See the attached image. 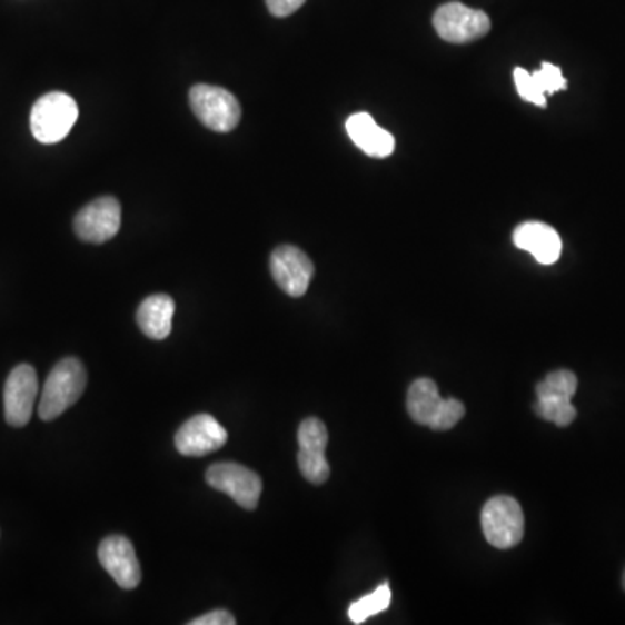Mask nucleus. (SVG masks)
Wrapping results in <instances>:
<instances>
[{"label": "nucleus", "mask_w": 625, "mask_h": 625, "mask_svg": "<svg viewBox=\"0 0 625 625\" xmlns=\"http://www.w3.org/2000/svg\"><path fill=\"white\" fill-rule=\"evenodd\" d=\"M407 410L414 423L428 426L433 431H448L459 424L466 414L463 401L456 398L444 400L435 380L426 377L414 380L408 388Z\"/></svg>", "instance_id": "nucleus-1"}, {"label": "nucleus", "mask_w": 625, "mask_h": 625, "mask_svg": "<svg viewBox=\"0 0 625 625\" xmlns=\"http://www.w3.org/2000/svg\"><path fill=\"white\" fill-rule=\"evenodd\" d=\"M88 374L77 358H65L52 368L40 396L39 416L42 420H54L65 410L76 405L86 391Z\"/></svg>", "instance_id": "nucleus-2"}, {"label": "nucleus", "mask_w": 625, "mask_h": 625, "mask_svg": "<svg viewBox=\"0 0 625 625\" xmlns=\"http://www.w3.org/2000/svg\"><path fill=\"white\" fill-rule=\"evenodd\" d=\"M79 119V107L72 96L49 92L37 99L30 116V129L39 143H60Z\"/></svg>", "instance_id": "nucleus-3"}, {"label": "nucleus", "mask_w": 625, "mask_h": 625, "mask_svg": "<svg viewBox=\"0 0 625 625\" xmlns=\"http://www.w3.org/2000/svg\"><path fill=\"white\" fill-rule=\"evenodd\" d=\"M483 535L497 549H510L525 535V515L518 500L509 495L492 497L482 510Z\"/></svg>", "instance_id": "nucleus-4"}, {"label": "nucleus", "mask_w": 625, "mask_h": 625, "mask_svg": "<svg viewBox=\"0 0 625 625\" xmlns=\"http://www.w3.org/2000/svg\"><path fill=\"white\" fill-rule=\"evenodd\" d=\"M190 107L195 116L210 131L230 132L240 122L238 99L222 88L197 83L190 91Z\"/></svg>", "instance_id": "nucleus-5"}, {"label": "nucleus", "mask_w": 625, "mask_h": 625, "mask_svg": "<svg viewBox=\"0 0 625 625\" xmlns=\"http://www.w3.org/2000/svg\"><path fill=\"white\" fill-rule=\"evenodd\" d=\"M436 32L450 44H466L490 32V18L479 9L467 8L460 2H448L438 8L433 18Z\"/></svg>", "instance_id": "nucleus-6"}, {"label": "nucleus", "mask_w": 625, "mask_h": 625, "mask_svg": "<svg viewBox=\"0 0 625 625\" xmlns=\"http://www.w3.org/2000/svg\"><path fill=\"white\" fill-rule=\"evenodd\" d=\"M207 483L215 490L230 495L231 499L247 510L258 507L262 494V479L258 473L237 463L215 464L207 469Z\"/></svg>", "instance_id": "nucleus-7"}, {"label": "nucleus", "mask_w": 625, "mask_h": 625, "mask_svg": "<svg viewBox=\"0 0 625 625\" xmlns=\"http://www.w3.org/2000/svg\"><path fill=\"white\" fill-rule=\"evenodd\" d=\"M39 395V379L32 365L21 364L12 368L4 386L6 420L12 428H23L32 419Z\"/></svg>", "instance_id": "nucleus-8"}, {"label": "nucleus", "mask_w": 625, "mask_h": 625, "mask_svg": "<svg viewBox=\"0 0 625 625\" xmlns=\"http://www.w3.org/2000/svg\"><path fill=\"white\" fill-rule=\"evenodd\" d=\"M122 222V207L113 197H99L79 210L73 221L77 237L89 244H105L116 237Z\"/></svg>", "instance_id": "nucleus-9"}, {"label": "nucleus", "mask_w": 625, "mask_h": 625, "mask_svg": "<svg viewBox=\"0 0 625 625\" xmlns=\"http://www.w3.org/2000/svg\"><path fill=\"white\" fill-rule=\"evenodd\" d=\"M269 269L277 286L290 297L305 296L315 275L311 259L299 247L294 246L275 249L269 259Z\"/></svg>", "instance_id": "nucleus-10"}, {"label": "nucleus", "mask_w": 625, "mask_h": 625, "mask_svg": "<svg viewBox=\"0 0 625 625\" xmlns=\"http://www.w3.org/2000/svg\"><path fill=\"white\" fill-rule=\"evenodd\" d=\"M226 442L228 433L209 414H198L188 419L176 433L175 438L179 454L187 457L207 456L225 447Z\"/></svg>", "instance_id": "nucleus-11"}, {"label": "nucleus", "mask_w": 625, "mask_h": 625, "mask_svg": "<svg viewBox=\"0 0 625 625\" xmlns=\"http://www.w3.org/2000/svg\"><path fill=\"white\" fill-rule=\"evenodd\" d=\"M99 563L122 589H136L141 582V566L135 546L123 535H110L99 544Z\"/></svg>", "instance_id": "nucleus-12"}, {"label": "nucleus", "mask_w": 625, "mask_h": 625, "mask_svg": "<svg viewBox=\"0 0 625 625\" xmlns=\"http://www.w3.org/2000/svg\"><path fill=\"white\" fill-rule=\"evenodd\" d=\"M513 241L518 249L530 252L540 265H554L562 256V237L546 222H523L513 234Z\"/></svg>", "instance_id": "nucleus-13"}, {"label": "nucleus", "mask_w": 625, "mask_h": 625, "mask_svg": "<svg viewBox=\"0 0 625 625\" xmlns=\"http://www.w3.org/2000/svg\"><path fill=\"white\" fill-rule=\"evenodd\" d=\"M513 77H515L518 95L528 103L537 105L540 108L547 107V96L565 91L568 86L563 77L562 68L553 63H543L537 72L532 73L523 68H515Z\"/></svg>", "instance_id": "nucleus-14"}, {"label": "nucleus", "mask_w": 625, "mask_h": 625, "mask_svg": "<svg viewBox=\"0 0 625 625\" xmlns=\"http://www.w3.org/2000/svg\"><path fill=\"white\" fill-rule=\"evenodd\" d=\"M346 132L353 143L357 145L368 157L385 159L395 151V136L377 126L376 120L365 111L353 113L346 120Z\"/></svg>", "instance_id": "nucleus-15"}, {"label": "nucleus", "mask_w": 625, "mask_h": 625, "mask_svg": "<svg viewBox=\"0 0 625 625\" xmlns=\"http://www.w3.org/2000/svg\"><path fill=\"white\" fill-rule=\"evenodd\" d=\"M175 299L166 294L147 297L136 312L139 329L153 340H163L172 333L175 318Z\"/></svg>", "instance_id": "nucleus-16"}, {"label": "nucleus", "mask_w": 625, "mask_h": 625, "mask_svg": "<svg viewBox=\"0 0 625 625\" xmlns=\"http://www.w3.org/2000/svg\"><path fill=\"white\" fill-rule=\"evenodd\" d=\"M389 603H391V587H389L388 582H385L376 591L349 606V618H351L353 624H364L373 615L388 609Z\"/></svg>", "instance_id": "nucleus-17"}, {"label": "nucleus", "mask_w": 625, "mask_h": 625, "mask_svg": "<svg viewBox=\"0 0 625 625\" xmlns=\"http://www.w3.org/2000/svg\"><path fill=\"white\" fill-rule=\"evenodd\" d=\"M534 410L538 417L556 424L559 428L571 426L577 417V410L572 405V400L558 398V396H538Z\"/></svg>", "instance_id": "nucleus-18"}, {"label": "nucleus", "mask_w": 625, "mask_h": 625, "mask_svg": "<svg viewBox=\"0 0 625 625\" xmlns=\"http://www.w3.org/2000/svg\"><path fill=\"white\" fill-rule=\"evenodd\" d=\"M297 442H299V450L301 452L325 454V448L329 444V431L320 419L309 417V419L302 420L301 426H299Z\"/></svg>", "instance_id": "nucleus-19"}, {"label": "nucleus", "mask_w": 625, "mask_h": 625, "mask_svg": "<svg viewBox=\"0 0 625 625\" xmlns=\"http://www.w3.org/2000/svg\"><path fill=\"white\" fill-rule=\"evenodd\" d=\"M577 376L571 370H556L550 373L543 383H538V396H558V398H568L572 400L577 393Z\"/></svg>", "instance_id": "nucleus-20"}, {"label": "nucleus", "mask_w": 625, "mask_h": 625, "mask_svg": "<svg viewBox=\"0 0 625 625\" xmlns=\"http://www.w3.org/2000/svg\"><path fill=\"white\" fill-rule=\"evenodd\" d=\"M297 463L301 475L312 485H324L330 476V466L325 454H309L301 452L297 454Z\"/></svg>", "instance_id": "nucleus-21"}, {"label": "nucleus", "mask_w": 625, "mask_h": 625, "mask_svg": "<svg viewBox=\"0 0 625 625\" xmlns=\"http://www.w3.org/2000/svg\"><path fill=\"white\" fill-rule=\"evenodd\" d=\"M190 625H235L237 624V618L226 612V609H212L209 614L202 615V617L194 618V621L188 622Z\"/></svg>", "instance_id": "nucleus-22"}, {"label": "nucleus", "mask_w": 625, "mask_h": 625, "mask_svg": "<svg viewBox=\"0 0 625 625\" xmlns=\"http://www.w3.org/2000/svg\"><path fill=\"white\" fill-rule=\"evenodd\" d=\"M306 0H266L269 12L277 18H286L301 9Z\"/></svg>", "instance_id": "nucleus-23"}, {"label": "nucleus", "mask_w": 625, "mask_h": 625, "mask_svg": "<svg viewBox=\"0 0 625 625\" xmlns=\"http://www.w3.org/2000/svg\"><path fill=\"white\" fill-rule=\"evenodd\" d=\"M622 586H624L625 589V571H624V577H622Z\"/></svg>", "instance_id": "nucleus-24"}]
</instances>
